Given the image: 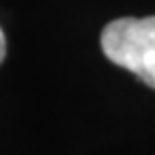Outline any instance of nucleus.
I'll return each instance as SVG.
<instances>
[{
  "label": "nucleus",
  "mask_w": 155,
  "mask_h": 155,
  "mask_svg": "<svg viewBox=\"0 0 155 155\" xmlns=\"http://www.w3.org/2000/svg\"><path fill=\"white\" fill-rule=\"evenodd\" d=\"M5 54H7V39H5L2 28H0V63L5 61Z\"/></svg>",
  "instance_id": "obj_2"
},
{
  "label": "nucleus",
  "mask_w": 155,
  "mask_h": 155,
  "mask_svg": "<svg viewBox=\"0 0 155 155\" xmlns=\"http://www.w3.org/2000/svg\"><path fill=\"white\" fill-rule=\"evenodd\" d=\"M101 50L114 65L155 88V15L110 22L101 32Z\"/></svg>",
  "instance_id": "obj_1"
}]
</instances>
